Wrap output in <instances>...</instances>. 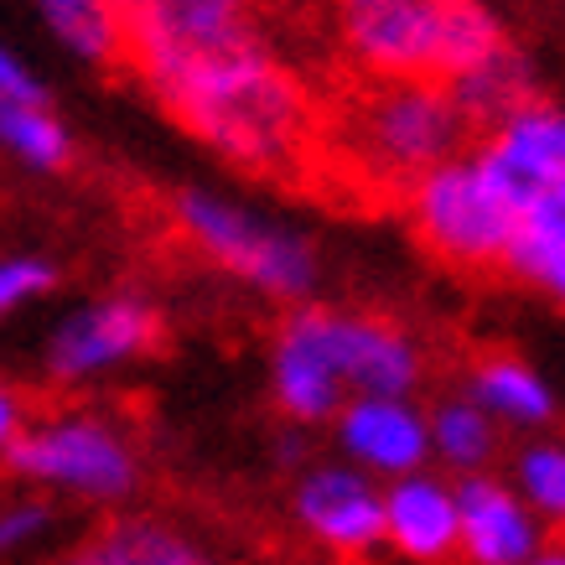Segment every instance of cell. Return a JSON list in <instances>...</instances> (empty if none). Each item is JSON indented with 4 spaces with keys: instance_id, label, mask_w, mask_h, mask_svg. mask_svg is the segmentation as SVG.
Segmentation results:
<instances>
[{
    "instance_id": "cell-17",
    "label": "cell",
    "mask_w": 565,
    "mask_h": 565,
    "mask_svg": "<svg viewBox=\"0 0 565 565\" xmlns=\"http://www.w3.org/2000/svg\"><path fill=\"white\" fill-rule=\"evenodd\" d=\"M430 436V467L446 478H467V472H493L503 457V430L488 420L478 399L467 394H446L426 411Z\"/></svg>"
},
{
    "instance_id": "cell-10",
    "label": "cell",
    "mask_w": 565,
    "mask_h": 565,
    "mask_svg": "<svg viewBox=\"0 0 565 565\" xmlns=\"http://www.w3.org/2000/svg\"><path fill=\"white\" fill-rule=\"evenodd\" d=\"M478 161V172L488 177V188L503 198V203L524 207L545 192L565 188V115L561 104L534 94V99L514 104L509 115H498L488 125L478 151H467Z\"/></svg>"
},
{
    "instance_id": "cell-11",
    "label": "cell",
    "mask_w": 565,
    "mask_h": 565,
    "mask_svg": "<svg viewBox=\"0 0 565 565\" xmlns=\"http://www.w3.org/2000/svg\"><path fill=\"white\" fill-rule=\"evenodd\" d=\"M327 426H332L338 457L369 472L374 482L430 467L426 405L415 394H353L338 405V415Z\"/></svg>"
},
{
    "instance_id": "cell-6",
    "label": "cell",
    "mask_w": 565,
    "mask_h": 565,
    "mask_svg": "<svg viewBox=\"0 0 565 565\" xmlns=\"http://www.w3.org/2000/svg\"><path fill=\"white\" fill-rule=\"evenodd\" d=\"M405 213L420 249L451 270H498L514 234V207L488 188V177L467 151L446 156L430 172L405 182Z\"/></svg>"
},
{
    "instance_id": "cell-5",
    "label": "cell",
    "mask_w": 565,
    "mask_h": 565,
    "mask_svg": "<svg viewBox=\"0 0 565 565\" xmlns=\"http://www.w3.org/2000/svg\"><path fill=\"white\" fill-rule=\"evenodd\" d=\"M472 125L462 120V109L451 104L446 84L436 78H390L374 84V94H363L353 109V156L374 182H415L430 172L436 161L462 151V140Z\"/></svg>"
},
{
    "instance_id": "cell-12",
    "label": "cell",
    "mask_w": 565,
    "mask_h": 565,
    "mask_svg": "<svg viewBox=\"0 0 565 565\" xmlns=\"http://www.w3.org/2000/svg\"><path fill=\"white\" fill-rule=\"evenodd\" d=\"M457 488V561L467 565H524L550 545L545 519L509 488L503 472H467Z\"/></svg>"
},
{
    "instance_id": "cell-19",
    "label": "cell",
    "mask_w": 565,
    "mask_h": 565,
    "mask_svg": "<svg viewBox=\"0 0 565 565\" xmlns=\"http://www.w3.org/2000/svg\"><path fill=\"white\" fill-rule=\"evenodd\" d=\"M446 94L462 109L467 125H482V130H488V125H493L498 115H509L514 104L534 99V94H540V78H534L530 57L509 42V47H498L493 57H482L478 68L457 73V78L446 84Z\"/></svg>"
},
{
    "instance_id": "cell-23",
    "label": "cell",
    "mask_w": 565,
    "mask_h": 565,
    "mask_svg": "<svg viewBox=\"0 0 565 565\" xmlns=\"http://www.w3.org/2000/svg\"><path fill=\"white\" fill-rule=\"evenodd\" d=\"M57 265L47 255H32V249H17V255H0V322L17 317V311L36 307L57 291Z\"/></svg>"
},
{
    "instance_id": "cell-20",
    "label": "cell",
    "mask_w": 565,
    "mask_h": 565,
    "mask_svg": "<svg viewBox=\"0 0 565 565\" xmlns=\"http://www.w3.org/2000/svg\"><path fill=\"white\" fill-rule=\"evenodd\" d=\"M0 151L36 177L73 167V130L47 99H0Z\"/></svg>"
},
{
    "instance_id": "cell-21",
    "label": "cell",
    "mask_w": 565,
    "mask_h": 565,
    "mask_svg": "<svg viewBox=\"0 0 565 565\" xmlns=\"http://www.w3.org/2000/svg\"><path fill=\"white\" fill-rule=\"evenodd\" d=\"M503 478H509V488H514L545 524H561L565 519V446L555 441L550 430L524 436V446L509 457V472H503Z\"/></svg>"
},
{
    "instance_id": "cell-25",
    "label": "cell",
    "mask_w": 565,
    "mask_h": 565,
    "mask_svg": "<svg viewBox=\"0 0 565 565\" xmlns=\"http://www.w3.org/2000/svg\"><path fill=\"white\" fill-rule=\"evenodd\" d=\"M26 420H32V399H26V390L11 384V379H0V467H6V457H11L17 436L26 430Z\"/></svg>"
},
{
    "instance_id": "cell-7",
    "label": "cell",
    "mask_w": 565,
    "mask_h": 565,
    "mask_svg": "<svg viewBox=\"0 0 565 565\" xmlns=\"http://www.w3.org/2000/svg\"><path fill=\"white\" fill-rule=\"evenodd\" d=\"M161 332L167 317L146 291H104L52 322L42 343V374L57 390H88L130 363L151 359L161 348Z\"/></svg>"
},
{
    "instance_id": "cell-28",
    "label": "cell",
    "mask_w": 565,
    "mask_h": 565,
    "mask_svg": "<svg viewBox=\"0 0 565 565\" xmlns=\"http://www.w3.org/2000/svg\"><path fill=\"white\" fill-rule=\"evenodd\" d=\"M125 6H130V0H125Z\"/></svg>"
},
{
    "instance_id": "cell-4",
    "label": "cell",
    "mask_w": 565,
    "mask_h": 565,
    "mask_svg": "<svg viewBox=\"0 0 565 565\" xmlns=\"http://www.w3.org/2000/svg\"><path fill=\"white\" fill-rule=\"evenodd\" d=\"M172 218L177 234L213 270H223L265 301L301 307L322 286V255H317L311 234H301L296 223L275 218L265 207L239 203L218 188H182L172 198Z\"/></svg>"
},
{
    "instance_id": "cell-1",
    "label": "cell",
    "mask_w": 565,
    "mask_h": 565,
    "mask_svg": "<svg viewBox=\"0 0 565 565\" xmlns=\"http://www.w3.org/2000/svg\"><path fill=\"white\" fill-rule=\"evenodd\" d=\"M125 57L156 104L228 167L286 177L307 161L311 99L301 78L265 47L255 21L203 36L125 26Z\"/></svg>"
},
{
    "instance_id": "cell-26",
    "label": "cell",
    "mask_w": 565,
    "mask_h": 565,
    "mask_svg": "<svg viewBox=\"0 0 565 565\" xmlns=\"http://www.w3.org/2000/svg\"><path fill=\"white\" fill-rule=\"evenodd\" d=\"M156 6H172L182 17H203V21H255L259 11V0H156Z\"/></svg>"
},
{
    "instance_id": "cell-2",
    "label": "cell",
    "mask_w": 565,
    "mask_h": 565,
    "mask_svg": "<svg viewBox=\"0 0 565 565\" xmlns=\"http://www.w3.org/2000/svg\"><path fill=\"white\" fill-rule=\"evenodd\" d=\"M426 348L379 311L301 301L270 338V399L291 426H327L353 394H415Z\"/></svg>"
},
{
    "instance_id": "cell-8",
    "label": "cell",
    "mask_w": 565,
    "mask_h": 565,
    "mask_svg": "<svg viewBox=\"0 0 565 565\" xmlns=\"http://www.w3.org/2000/svg\"><path fill=\"white\" fill-rule=\"evenodd\" d=\"M343 52L374 84L436 78L446 52V0H343Z\"/></svg>"
},
{
    "instance_id": "cell-22",
    "label": "cell",
    "mask_w": 565,
    "mask_h": 565,
    "mask_svg": "<svg viewBox=\"0 0 565 565\" xmlns=\"http://www.w3.org/2000/svg\"><path fill=\"white\" fill-rule=\"evenodd\" d=\"M63 530V503L36 488H11L0 493V565H17L36 550H47Z\"/></svg>"
},
{
    "instance_id": "cell-15",
    "label": "cell",
    "mask_w": 565,
    "mask_h": 565,
    "mask_svg": "<svg viewBox=\"0 0 565 565\" xmlns=\"http://www.w3.org/2000/svg\"><path fill=\"white\" fill-rule=\"evenodd\" d=\"M462 394L478 399L503 436H540L561 415L550 379L530 359H519V353H488V359H478Z\"/></svg>"
},
{
    "instance_id": "cell-3",
    "label": "cell",
    "mask_w": 565,
    "mask_h": 565,
    "mask_svg": "<svg viewBox=\"0 0 565 565\" xmlns=\"http://www.w3.org/2000/svg\"><path fill=\"white\" fill-rule=\"evenodd\" d=\"M6 467L36 493L57 498V503H84V509L130 503L146 472L130 420L104 405H57L42 415L32 411Z\"/></svg>"
},
{
    "instance_id": "cell-27",
    "label": "cell",
    "mask_w": 565,
    "mask_h": 565,
    "mask_svg": "<svg viewBox=\"0 0 565 565\" xmlns=\"http://www.w3.org/2000/svg\"><path fill=\"white\" fill-rule=\"evenodd\" d=\"M524 565H565V555H561L555 545H545L540 555H534V561H524Z\"/></svg>"
},
{
    "instance_id": "cell-24",
    "label": "cell",
    "mask_w": 565,
    "mask_h": 565,
    "mask_svg": "<svg viewBox=\"0 0 565 565\" xmlns=\"http://www.w3.org/2000/svg\"><path fill=\"white\" fill-rule=\"evenodd\" d=\"M0 99H47L42 73H36L21 52L6 47V42H0Z\"/></svg>"
},
{
    "instance_id": "cell-14",
    "label": "cell",
    "mask_w": 565,
    "mask_h": 565,
    "mask_svg": "<svg viewBox=\"0 0 565 565\" xmlns=\"http://www.w3.org/2000/svg\"><path fill=\"white\" fill-rule=\"evenodd\" d=\"M52 565H228L203 534L161 514H120L68 545Z\"/></svg>"
},
{
    "instance_id": "cell-16",
    "label": "cell",
    "mask_w": 565,
    "mask_h": 565,
    "mask_svg": "<svg viewBox=\"0 0 565 565\" xmlns=\"http://www.w3.org/2000/svg\"><path fill=\"white\" fill-rule=\"evenodd\" d=\"M519 286L561 301L565 296V188L545 192L514 213V234H509V249H503V265Z\"/></svg>"
},
{
    "instance_id": "cell-9",
    "label": "cell",
    "mask_w": 565,
    "mask_h": 565,
    "mask_svg": "<svg viewBox=\"0 0 565 565\" xmlns=\"http://www.w3.org/2000/svg\"><path fill=\"white\" fill-rule=\"evenodd\" d=\"M291 519L317 550L338 561H363L384 550V482L353 462H307L291 482Z\"/></svg>"
},
{
    "instance_id": "cell-13",
    "label": "cell",
    "mask_w": 565,
    "mask_h": 565,
    "mask_svg": "<svg viewBox=\"0 0 565 565\" xmlns=\"http://www.w3.org/2000/svg\"><path fill=\"white\" fill-rule=\"evenodd\" d=\"M384 545L411 565L457 561V488L446 472L420 467L384 482Z\"/></svg>"
},
{
    "instance_id": "cell-18",
    "label": "cell",
    "mask_w": 565,
    "mask_h": 565,
    "mask_svg": "<svg viewBox=\"0 0 565 565\" xmlns=\"http://www.w3.org/2000/svg\"><path fill=\"white\" fill-rule=\"evenodd\" d=\"M32 6L68 57L88 68L125 57V0H32Z\"/></svg>"
}]
</instances>
